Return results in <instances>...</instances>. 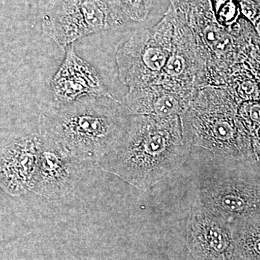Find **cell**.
<instances>
[{
  "instance_id": "obj_1",
  "label": "cell",
  "mask_w": 260,
  "mask_h": 260,
  "mask_svg": "<svg viewBox=\"0 0 260 260\" xmlns=\"http://www.w3.org/2000/svg\"><path fill=\"white\" fill-rule=\"evenodd\" d=\"M191 147L181 116L130 115L122 139L99 161L104 170L146 190L177 172Z\"/></svg>"
},
{
  "instance_id": "obj_2",
  "label": "cell",
  "mask_w": 260,
  "mask_h": 260,
  "mask_svg": "<svg viewBox=\"0 0 260 260\" xmlns=\"http://www.w3.org/2000/svg\"><path fill=\"white\" fill-rule=\"evenodd\" d=\"M129 116L115 98H83L61 104L43 115L41 132L70 156L100 160L122 139Z\"/></svg>"
},
{
  "instance_id": "obj_3",
  "label": "cell",
  "mask_w": 260,
  "mask_h": 260,
  "mask_svg": "<svg viewBox=\"0 0 260 260\" xmlns=\"http://www.w3.org/2000/svg\"><path fill=\"white\" fill-rule=\"evenodd\" d=\"M181 119L191 146L224 158L256 160L251 135L239 117L237 102L223 87L208 85L200 89Z\"/></svg>"
},
{
  "instance_id": "obj_4",
  "label": "cell",
  "mask_w": 260,
  "mask_h": 260,
  "mask_svg": "<svg viewBox=\"0 0 260 260\" xmlns=\"http://www.w3.org/2000/svg\"><path fill=\"white\" fill-rule=\"evenodd\" d=\"M172 6L152 28L139 30L118 48L116 66L121 83L131 89L158 85L172 49Z\"/></svg>"
},
{
  "instance_id": "obj_5",
  "label": "cell",
  "mask_w": 260,
  "mask_h": 260,
  "mask_svg": "<svg viewBox=\"0 0 260 260\" xmlns=\"http://www.w3.org/2000/svg\"><path fill=\"white\" fill-rule=\"evenodd\" d=\"M191 29L204 61L208 85L223 86L236 59L235 40L220 26L210 0H170Z\"/></svg>"
},
{
  "instance_id": "obj_6",
  "label": "cell",
  "mask_w": 260,
  "mask_h": 260,
  "mask_svg": "<svg viewBox=\"0 0 260 260\" xmlns=\"http://www.w3.org/2000/svg\"><path fill=\"white\" fill-rule=\"evenodd\" d=\"M123 25L119 13L103 0H52L42 19L43 32L63 50L84 37Z\"/></svg>"
},
{
  "instance_id": "obj_7",
  "label": "cell",
  "mask_w": 260,
  "mask_h": 260,
  "mask_svg": "<svg viewBox=\"0 0 260 260\" xmlns=\"http://www.w3.org/2000/svg\"><path fill=\"white\" fill-rule=\"evenodd\" d=\"M174 20L172 49L158 85L194 99L200 89L208 86L204 61L194 35L182 15L171 3Z\"/></svg>"
},
{
  "instance_id": "obj_8",
  "label": "cell",
  "mask_w": 260,
  "mask_h": 260,
  "mask_svg": "<svg viewBox=\"0 0 260 260\" xmlns=\"http://www.w3.org/2000/svg\"><path fill=\"white\" fill-rule=\"evenodd\" d=\"M186 242L195 260L234 259L230 223L212 213L198 199L188 219Z\"/></svg>"
},
{
  "instance_id": "obj_9",
  "label": "cell",
  "mask_w": 260,
  "mask_h": 260,
  "mask_svg": "<svg viewBox=\"0 0 260 260\" xmlns=\"http://www.w3.org/2000/svg\"><path fill=\"white\" fill-rule=\"evenodd\" d=\"M65 51L64 60L51 81L56 102L65 104L86 97L114 98L97 70L75 53L73 44Z\"/></svg>"
},
{
  "instance_id": "obj_10",
  "label": "cell",
  "mask_w": 260,
  "mask_h": 260,
  "mask_svg": "<svg viewBox=\"0 0 260 260\" xmlns=\"http://www.w3.org/2000/svg\"><path fill=\"white\" fill-rule=\"evenodd\" d=\"M197 199L230 223L260 209V184L241 179L217 181L200 190Z\"/></svg>"
},
{
  "instance_id": "obj_11",
  "label": "cell",
  "mask_w": 260,
  "mask_h": 260,
  "mask_svg": "<svg viewBox=\"0 0 260 260\" xmlns=\"http://www.w3.org/2000/svg\"><path fill=\"white\" fill-rule=\"evenodd\" d=\"M191 101L161 85H155L131 89L120 102L130 115L171 117L182 116Z\"/></svg>"
},
{
  "instance_id": "obj_12",
  "label": "cell",
  "mask_w": 260,
  "mask_h": 260,
  "mask_svg": "<svg viewBox=\"0 0 260 260\" xmlns=\"http://www.w3.org/2000/svg\"><path fill=\"white\" fill-rule=\"evenodd\" d=\"M42 136L15 142L0 156V179L9 188L19 190L32 186L31 174L42 150Z\"/></svg>"
},
{
  "instance_id": "obj_13",
  "label": "cell",
  "mask_w": 260,
  "mask_h": 260,
  "mask_svg": "<svg viewBox=\"0 0 260 260\" xmlns=\"http://www.w3.org/2000/svg\"><path fill=\"white\" fill-rule=\"evenodd\" d=\"M234 259L260 260V209L230 223Z\"/></svg>"
},
{
  "instance_id": "obj_14",
  "label": "cell",
  "mask_w": 260,
  "mask_h": 260,
  "mask_svg": "<svg viewBox=\"0 0 260 260\" xmlns=\"http://www.w3.org/2000/svg\"><path fill=\"white\" fill-rule=\"evenodd\" d=\"M153 0H107L108 4L133 21L141 23L148 18Z\"/></svg>"
},
{
  "instance_id": "obj_15",
  "label": "cell",
  "mask_w": 260,
  "mask_h": 260,
  "mask_svg": "<svg viewBox=\"0 0 260 260\" xmlns=\"http://www.w3.org/2000/svg\"><path fill=\"white\" fill-rule=\"evenodd\" d=\"M248 119L255 124H260V104H252L248 110Z\"/></svg>"
},
{
  "instance_id": "obj_16",
  "label": "cell",
  "mask_w": 260,
  "mask_h": 260,
  "mask_svg": "<svg viewBox=\"0 0 260 260\" xmlns=\"http://www.w3.org/2000/svg\"><path fill=\"white\" fill-rule=\"evenodd\" d=\"M253 24H254L256 32H257V34H259L260 37V15L256 18V20H254Z\"/></svg>"
}]
</instances>
